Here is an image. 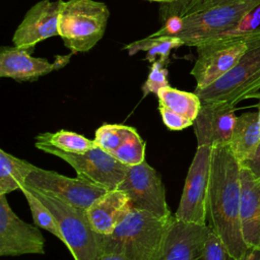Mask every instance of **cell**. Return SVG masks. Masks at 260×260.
Masks as SVG:
<instances>
[{"label":"cell","instance_id":"cell-7","mask_svg":"<svg viewBox=\"0 0 260 260\" xmlns=\"http://www.w3.org/2000/svg\"><path fill=\"white\" fill-rule=\"evenodd\" d=\"M260 6V0L208 7L183 17L184 26L177 35L186 46L198 45L241 26L246 17Z\"/></svg>","mask_w":260,"mask_h":260},{"label":"cell","instance_id":"cell-37","mask_svg":"<svg viewBox=\"0 0 260 260\" xmlns=\"http://www.w3.org/2000/svg\"><path fill=\"white\" fill-rule=\"evenodd\" d=\"M252 98H255V99H258L260 101V92H256L254 94H252L251 99ZM258 116H259V123H260V102H259V105H258Z\"/></svg>","mask_w":260,"mask_h":260},{"label":"cell","instance_id":"cell-20","mask_svg":"<svg viewBox=\"0 0 260 260\" xmlns=\"http://www.w3.org/2000/svg\"><path fill=\"white\" fill-rule=\"evenodd\" d=\"M36 169L32 164L0 149V195H7L24 186L27 176Z\"/></svg>","mask_w":260,"mask_h":260},{"label":"cell","instance_id":"cell-26","mask_svg":"<svg viewBox=\"0 0 260 260\" xmlns=\"http://www.w3.org/2000/svg\"><path fill=\"white\" fill-rule=\"evenodd\" d=\"M112 154L128 167L139 165L145 160V142L134 128L127 139Z\"/></svg>","mask_w":260,"mask_h":260},{"label":"cell","instance_id":"cell-16","mask_svg":"<svg viewBox=\"0 0 260 260\" xmlns=\"http://www.w3.org/2000/svg\"><path fill=\"white\" fill-rule=\"evenodd\" d=\"M209 232L207 224L185 222L174 217L158 260H199Z\"/></svg>","mask_w":260,"mask_h":260},{"label":"cell","instance_id":"cell-29","mask_svg":"<svg viewBox=\"0 0 260 260\" xmlns=\"http://www.w3.org/2000/svg\"><path fill=\"white\" fill-rule=\"evenodd\" d=\"M202 258L203 260H230L231 259L224 244L211 229L205 242Z\"/></svg>","mask_w":260,"mask_h":260},{"label":"cell","instance_id":"cell-28","mask_svg":"<svg viewBox=\"0 0 260 260\" xmlns=\"http://www.w3.org/2000/svg\"><path fill=\"white\" fill-rule=\"evenodd\" d=\"M204 0H178L172 4H161L160 17L166 20L172 15L184 17L193 12L199 11L203 7Z\"/></svg>","mask_w":260,"mask_h":260},{"label":"cell","instance_id":"cell-15","mask_svg":"<svg viewBox=\"0 0 260 260\" xmlns=\"http://www.w3.org/2000/svg\"><path fill=\"white\" fill-rule=\"evenodd\" d=\"M58 55L53 62L45 58L34 57L27 50L17 47H4L0 51V76L11 78L16 81H36L40 77L65 67L70 57Z\"/></svg>","mask_w":260,"mask_h":260},{"label":"cell","instance_id":"cell-12","mask_svg":"<svg viewBox=\"0 0 260 260\" xmlns=\"http://www.w3.org/2000/svg\"><path fill=\"white\" fill-rule=\"evenodd\" d=\"M45 254V238L38 226L19 218L6 195H0V256Z\"/></svg>","mask_w":260,"mask_h":260},{"label":"cell","instance_id":"cell-22","mask_svg":"<svg viewBox=\"0 0 260 260\" xmlns=\"http://www.w3.org/2000/svg\"><path fill=\"white\" fill-rule=\"evenodd\" d=\"M159 106L166 107L190 120L195 121L201 108V100L195 92H188L172 87H162L157 92Z\"/></svg>","mask_w":260,"mask_h":260},{"label":"cell","instance_id":"cell-5","mask_svg":"<svg viewBox=\"0 0 260 260\" xmlns=\"http://www.w3.org/2000/svg\"><path fill=\"white\" fill-rule=\"evenodd\" d=\"M27 188L54 214L64 239L63 244L74 260L101 259V235L92 228L85 209L68 204L48 192Z\"/></svg>","mask_w":260,"mask_h":260},{"label":"cell","instance_id":"cell-18","mask_svg":"<svg viewBox=\"0 0 260 260\" xmlns=\"http://www.w3.org/2000/svg\"><path fill=\"white\" fill-rule=\"evenodd\" d=\"M132 209L128 195L120 190H108L86 209L89 221L96 233L109 235Z\"/></svg>","mask_w":260,"mask_h":260},{"label":"cell","instance_id":"cell-19","mask_svg":"<svg viewBox=\"0 0 260 260\" xmlns=\"http://www.w3.org/2000/svg\"><path fill=\"white\" fill-rule=\"evenodd\" d=\"M260 143L258 112H248L237 117L230 146L240 162L248 158Z\"/></svg>","mask_w":260,"mask_h":260},{"label":"cell","instance_id":"cell-25","mask_svg":"<svg viewBox=\"0 0 260 260\" xmlns=\"http://www.w3.org/2000/svg\"><path fill=\"white\" fill-rule=\"evenodd\" d=\"M134 128L122 124H104L95 130L94 142L106 151L113 153L130 135Z\"/></svg>","mask_w":260,"mask_h":260},{"label":"cell","instance_id":"cell-3","mask_svg":"<svg viewBox=\"0 0 260 260\" xmlns=\"http://www.w3.org/2000/svg\"><path fill=\"white\" fill-rule=\"evenodd\" d=\"M248 48L237 64L212 84L195 89L201 102L236 106L260 89V27L246 30Z\"/></svg>","mask_w":260,"mask_h":260},{"label":"cell","instance_id":"cell-14","mask_svg":"<svg viewBox=\"0 0 260 260\" xmlns=\"http://www.w3.org/2000/svg\"><path fill=\"white\" fill-rule=\"evenodd\" d=\"M193 123L197 146L230 144L237 121L235 106L223 102H201Z\"/></svg>","mask_w":260,"mask_h":260},{"label":"cell","instance_id":"cell-34","mask_svg":"<svg viewBox=\"0 0 260 260\" xmlns=\"http://www.w3.org/2000/svg\"><path fill=\"white\" fill-rule=\"evenodd\" d=\"M241 260H260V250L248 249L247 253Z\"/></svg>","mask_w":260,"mask_h":260},{"label":"cell","instance_id":"cell-21","mask_svg":"<svg viewBox=\"0 0 260 260\" xmlns=\"http://www.w3.org/2000/svg\"><path fill=\"white\" fill-rule=\"evenodd\" d=\"M184 46V43L178 37H146L145 39L132 42L123 47V50L128 51L129 55H135L140 51L146 52V60L153 63L160 60L164 63H169V57L174 49Z\"/></svg>","mask_w":260,"mask_h":260},{"label":"cell","instance_id":"cell-4","mask_svg":"<svg viewBox=\"0 0 260 260\" xmlns=\"http://www.w3.org/2000/svg\"><path fill=\"white\" fill-rule=\"evenodd\" d=\"M110 11L104 2L67 0L61 2L59 36L73 54L90 51L104 37Z\"/></svg>","mask_w":260,"mask_h":260},{"label":"cell","instance_id":"cell-11","mask_svg":"<svg viewBox=\"0 0 260 260\" xmlns=\"http://www.w3.org/2000/svg\"><path fill=\"white\" fill-rule=\"evenodd\" d=\"M26 187L48 192L60 200L87 209L95 199L104 195L108 189L84 178H69L54 171L36 167L25 180Z\"/></svg>","mask_w":260,"mask_h":260},{"label":"cell","instance_id":"cell-30","mask_svg":"<svg viewBox=\"0 0 260 260\" xmlns=\"http://www.w3.org/2000/svg\"><path fill=\"white\" fill-rule=\"evenodd\" d=\"M159 114L161 117V120L166 127L170 130L178 131V130H183L185 128H188L190 126H193V121L166 108L162 106L158 107Z\"/></svg>","mask_w":260,"mask_h":260},{"label":"cell","instance_id":"cell-6","mask_svg":"<svg viewBox=\"0 0 260 260\" xmlns=\"http://www.w3.org/2000/svg\"><path fill=\"white\" fill-rule=\"evenodd\" d=\"M247 48V32L238 28L198 45L197 59L190 72L196 81L195 89L204 88L228 73Z\"/></svg>","mask_w":260,"mask_h":260},{"label":"cell","instance_id":"cell-27","mask_svg":"<svg viewBox=\"0 0 260 260\" xmlns=\"http://www.w3.org/2000/svg\"><path fill=\"white\" fill-rule=\"evenodd\" d=\"M165 65L167 64L160 60L151 63L147 79L142 86L143 96H146L149 93L157 94L160 88L170 85L168 80V70L165 68Z\"/></svg>","mask_w":260,"mask_h":260},{"label":"cell","instance_id":"cell-9","mask_svg":"<svg viewBox=\"0 0 260 260\" xmlns=\"http://www.w3.org/2000/svg\"><path fill=\"white\" fill-rule=\"evenodd\" d=\"M212 147L197 146L176 210L175 217L185 222L206 224V201L210 175Z\"/></svg>","mask_w":260,"mask_h":260},{"label":"cell","instance_id":"cell-24","mask_svg":"<svg viewBox=\"0 0 260 260\" xmlns=\"http://www.w3.org/2000/svg\"><path fill=\"white\" fill-rule=\"evenodd\" d=\"M20 191L27 201L35 224L38 228L51 233L64 243V239L58 226V222L52 211L26 186H23Z\"/></svg>","mask_w":260,"mask_h":260},{"label":"cell","instance_id":"cell-10","mask_svg":"<svg viewBox=\"0 0 260 260\" xmlns=\"http://www.w3.org/2000/svg\"><path fill=\"white\" fill-rule=\"evenodd\" d=\"M117 189L128 195L132 208L145 210L159 217L172 216L161 177L146 160L129 167Z\"/></svg>","mask_w":260,"mask_h":260},{"label":"cell","instance_id":"cell-8","mask_svg":"<svg viewBox=\"0 0 260 260\" xmlns=\"http://www.w3.org/2000/svg\"><path fill=\"white\" fill-rule=\"evenodd\" d=\"M35 145L38 149L53 154L69 164L78 177L108 190L117 189L129 169L128 166L119 161L112 153L99 145L84 153H68L42 143H35Z\"/></svg>","mask_w":260,"mask_h":260},{"label":"cell","instance_id":"cell-1","mask_svg":"<svg viewBox=\"0 0 260 260\" xmlns=\"http://www.w3.org/2000/svg\"><path fill=\"white\" fill-rule=\"evenodd\" d=\"M241 164L230 144L212 147L206 213L210 229L220 238L232 260L248 251L241 226Z\"/></svg>","mask_w":260,"mask_h":260},{"label":"cell","instance_id":"cell-17","mask_svg":"<svg viewBox=\"0 0 260 260\" xmlns=\"http://www.w3.org/2000/svg\"><path fill=\"white\" fill-rule=\"evenodd\" d=\"M241 226L248 249L260 250V180L241 167Z\"/></svg>","mask_w":260,"mask_h":260},{"label":"cell","instance_id":"cell-2","mask_svg":"<svg viewBox=\"0 0 260 260\" xmlns=\"http://www.w3.org/2000/svg\"><path fill=\"white\" fill-rule=\"evenodd\" d=\"M175 215L159 217L132 208L109 235H101L102 253L128 260H158Z\"/></svg>","mask_w":260,"mask_h":260},{"label":"cell","instance_id":"cell-33","mask_svg":"<svg viewBox=\"0 0 260 260\" xmlns=\"http://www.w3.org/2000/svg\"><path fill=\"white\" fill-rule=\"evenodd\" d=\"M247 1H249V0H204L202 9H205V8H208V7H212V6H217V5H228V4H235V3H243V2H247Z\"/></svg>","mask_w":260,"mask_h":260},{"label":"cell","instance_id":"cell-31","mask_svg":"<svg viewBox=\"0 0 260 260\" xmlns=\"http://www.w3.org/2000/svg\"><path fill=\"white\" fill-rule=\"evenodd\" d=\"M184 26L183 17L179 15H172L165 20L164 26L151 34L149 37H176L179 35Z\"/></svg>","mask_w":260,"mask_h":260},{"label":"cell","instance_id":"cell-35","mask_svg":"<svg viewBox=\"0 0 260 260\" xmlns=\"http://www.w3.org/2000/svg\"><path fill=\"white\" fill-rule=\"evenodd\" d=\"M100 260H128L122 256H117V255H107L104 254Z\"/></svg>","mask_w":260,"mask_h":260},{"label":"cell","instance_id":"cell-23","mask_svg":"<svg viewBox=\"0 0 260 260\" xmlns=\"http://www.w3.org/2000/svg\"><path fill=\"white\" fill-rule=\"evenodd\" d=\"M35 143L48 144L68 153H84L96 145L94 140H90L76 132L66 130L53 133H40L36 136Z\"/></svg>","mask_w":260,"mask_h":260},{"label":"cell","instance_id":"cell-13","mask_svg":"<svg viewBox=\"0 0 260 260\" xmlns=\"http://www.w3.org/2000/svg\"><path fill=\"white\" fill-rule=\"evenodd\" d=\"M62 0H41L24 15L14 31V47L32 53L36 45L51 37L59 36L58 23Z\"/></svg>","mask_w":260,"mask_h":260},{"label":"cell","instance_id":"cell-32","mask_svg":"<svg viewBox=\"0 0 260 260\" xmlns=\"http://www.w3.org/2000/svg\"><path fill=\"white\" fill-rule=\"evenodd\" d=\"M240 164L241 167L248 169L256 179L260 180V143L253 153Z\"/></svg>","mask_w":260,"mask_h":260},{"label":"cell","instance_id":"cell-36","mask_svg":"<svg viewBox=\"0 0 260 260\" xmlns=\"http://www.w3.org/2000/svg\"><path fill=\"white\" fill-rule=\"evenodd\" d=\"M146 1H149V2H159L161 4H172V3H175L178 0H146Z\"/></svg>","mask_w":260,"mask_h":260}]
</instances>
